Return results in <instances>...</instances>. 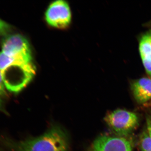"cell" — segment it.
Masks as SVG:
<instances>
[{
	"instance_id": "3957f363",
	"label": "cell",
	"mask_w": 151,
	"mask_h": 151,
	"mask_svg": "<svg viewBox=\"0 0 151 151\" xmlns=\"http://www.w3.org/2000/svg\"><path fill=\"white\" fill-rule=\"evenodd\" d=\"M2 52L6 55L14 58L21 62H32L29 43L27 39L19 34L8 35L2 42Z\"/></svg>"
},
{
	"instance_id": "7a4b0ae2",
	"label": "cell",
	"mask_w": 151,
	"mask_h": 151,
	"mask_svg": "<svg viewBox=\"0 0 151 151\" xmlns=\"http://www.w3.org/2000/svg\"><path fill=\"white\" fill-rule=\"evenodd\" d=\"M35 72L32 62H15L1 71L5 87L14 93H19L29 84Z\"/></svg>"
},
{
	"instance_id": "8992f818",
	"label": "cell",
	"mask_w": 151,
	"mask_h": 151,
	"mask_svg": "<svg viewBox=\"0 0 151 151\" xmlns=\"http://www.w3.org/2000/svg\"><path fill=\"white\" fill-rule=\"evenodd\" d=\"M132 148L126 138L104 135L94 141L90 151H132Z\"/></svg>"
},
{
	"instance_id": "277c9868",
	"label": "cell",
	"mask_w": 151,
	"mask_h": 151,
	"mask_svg": "<svg viewBox=\"0 0 151 151\" xmlns=\"http://www.w3.org/2000/svg\"><path fill=\"white\" fill-rule=\"evenodd\" d=\"M104 120L114 132L123 136L132 132L139 123V118L136 113L120 109L108 113Z\"/></svg>"
},
{
	"instance_id": "30bf717a",
	"label": "cell",
	"mask_w": 151,
	"mask_h": 151,
	"mask_svg": "<svg viewBox=\"0 0 151 151\" xmlns=\"http://www.w3.org/2000/svg\"><path fill=\"white\" fill-rule=\"evenodd\" d=\"M11 26L8 23L0 19V36L8 35L11 31Z\"/></svg>"
},
{
	"instance_id": "ba28073f",
	"label": "cell",
	"mask_w": 151,
	"mask_h": 151,
	"mask_svg": "<svg viewBox=\"0 0 151 151\" xmlns=\"http://www.w3.org/2000/svg\"><path fill=\"white\" fill-rule=\"evenodd\" d=\"M139 50L145 69L151 77V31L142 37L139 45Z\"/></svg>"
},
{
	"instance_id": "4fadbf2b",
	"label": "cell",
	"mask_w": 151,
	"mask_h": 151,
	"mask_svg": "<svg viewBox=\"0 0 151 151\" xmlns=\"http://www.w3.org/2000/svg\"><path fill=\"white\" fill-rule=\"evenodd\" d=\"M3 108V104L2 102V100L0 98V110H1Z\"/></svg>"
},
{
	"instance_id": "7c38bea8",
	"label": "cell",
	"mask_w": 151,
	"mask_h": 151,
	"mask_svg": "<svg viewBox=\"0 0 151 151\" xmlns=\"http://www.w3.org/2000/svg\"><path fill=\"white\" fill-rule=\"evenodd\" d=\"M147 125L148 134L151 137V117L147 118Z\"/></svg>"
},
{
	"instance_id": "8fae6325",
	"label": "cell",
	"mask_w": 151,
	"mask_h": 151,
	"mask_svg": "<svg viewBox=\"0 0 151 151\" xmlns=\"http://www.w3.org/2000/svg\"><path fill=\"white\" fill-rule=\"evenodd\" d=\"M5 94V87L1 74L0 71V95H4Z\"/></svg>"
},
{
	"instance_id": "5b68a950",
	"label": "cell",
	"mask_w": 151,
	"mask_h": 151,
	"mask_svg": "<svg viewBox=\"0 0 151 151\" xmlns=\"http://www.w3.org/2000/svg\"><path fill=\"white\" fill-rule=\"evenodd\" d=\"M45 20L49 25L58 29H64L70 24L71 11L66 1L58 0L51 3L45 13Z\"/></svg>"
},
{
	"instance_id": "6da1fadb",
	"label": "cell",
	"mask_w": 151,
	"mask_h": 151,
	"mask_svg": "<svg viewBox=\"0 0 151 151\" xmlns=\"http://www.w3.org/2000/svg\"><path fill=\"white\" fill-rule=\"evenodd\" d=\"M14 151H68L67 134L61 128L53 126L40 137L10 143Z\"/></svg>"
},
{
	"instance_id": "52a82bcc",
	"label": "cell",
	"mask_w": 151,
	"mask_h": 151,
	"mask_svg": "<svg viewBox=\"0 0 151 151\" xmlns=\"http://www.w3.org/2000/svg\"><path fill=\"white\" fill-rule=\"evenodd\" d=\"M132 89L135 100L140 104L151 100V78H142L134 81Z\"/></svg>"
},
{
	"instance_id": "9c48e42d",
	"label": "cell",
	"mask_w": 151,
	"mask_h": 151,
	"mask_svg": "<svg viewBox=\"0 0 151 151\" xmlns=\"http://www.w3.org/2000/svg\"><path fill=\"white\" fill-rule=\"evenodd\" d=\"M140 146L142 151H151V137L148 133L145 132L142 134Z\"/></svg>"
}]
</instances>
